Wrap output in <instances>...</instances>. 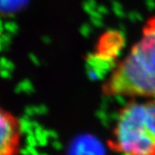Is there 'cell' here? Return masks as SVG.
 I'll return each mask as SVG.
<instances>
[{
  "mask_svg": "<svg viewBox=\"0 0 155 155\" xmlns=\"http://www.w3.org/2000/svg\"><path fill=\"white\" fill-rule=\"evenodd\" d=\"M28 0H0V16L10 17L23 10Z\"/></svg>",
  "mask_w": 155,
  "mask_h": 155,
  "instance_id": "5b68a950",
  "label": "cell"
},
{
  "mask_svg": "<svg viewBox=\"0 0 155 155\" xmlns=\"http://www.w3.org/2000/svg\"><path fill=\"white\" fill-rule=\"evenodd\" d=\"M108 145L121 155H155V98L133 99L123 106Z\"/></svg>",
  "mask_w": 155,
  "mask_h": 155,
  "instance_id": "7a4b0ae2",
  "label": "cell"
},
{
  "mask_svg": "<svg viewBox=\"0 0 155 155\" xmlns=\"http://www.w3.org/2000/svg\"><path fill=\"white\" fill-rule=\"evenodd\" d=\"M22 137L19 117L0 105V155H21Z\"/></svg>",
  "mask_w": 155,
  "mask_h": 155,
  "instance_id": "3957f363",
  "label": "cell"
},
{
  "mask_svg": "<svg viewBox=\"0 0 155 155\" xmlns=\"http://www.w3.org/2000/svg\"><path fill=\"white\" fill-rule=\"evenodd\" d=\"M119 41L121 37L116 33L108 34L101 40L97 53L89 59L90 70L93 71L94 74L108 76L116 67L115 61L121 48Z\"/></svg>",
  "mask_w": 155,
  "mask_h": 155,
  "instance_id": "277c9868",
  "label": "cell"
},
{
  "mask_svg": "<svg viewBox=\"0 0 155 155\" xmlns=\"http://www.w3.org/2000/svg\"><path fill=\"white\" fill-rule=\"evenodd\" d=\"M103 93L132 99L155 98V17L147 22L137 42L108 75Z\"/></svg>",
  "mask_w": 155,
  "mask_h": 155,
  "instance_id": "6da1fadb",
  "label": "cell"
}]
</instances>
